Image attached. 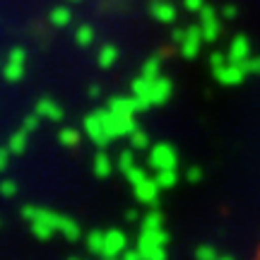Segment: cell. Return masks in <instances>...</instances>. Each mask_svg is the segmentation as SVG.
I'll return each instance as SVG.
<instances>
[{
    "label": "cell",
    "instance_id": "6da1fadb",
    "mask_svg": "<svg viewBox=\"0 0 260 260\" xmlns=\"http://www.w3.org/2000/svg\"><path fill=\"white\" fill-rule=\"evenodd\" d=\"M22 217H24V222H29V229H31V234L37 236L39 241H48V239L58 232L60 214L51 212L46 207L27 205V207H22Z\"/></svg>",
    "mask_w": 260,
    "mask_h": 260
},
{
    "label": "cell",
    "instance_id": "7a4b0ae2",
    "mask_svg": "<svg viewBox=\"0 0 260 260\" xmlns=\"http://www.w3.org/2000/svg\"><path fill=\"white\" fill-rule=\"evenodd\" d=\"M104 125H106V133L111 140L125 138V135H133L138 130V123H135V116H123V113H113L109 109H104Z\"/></svg>",
    "mask_w": 260,
    "mask_h": 260
},
{
    "label": "cell",
    "instance_id": "3957f363",
    "mask_svg": "<svg viewBox=\"0 0 260 260\" xmlns=\"http://www.w3.org/2000/svg\"><path fill=\"white\" fill-rule=\"evenodd\" d=\"M84 133H87V138L92 140L96 147H106L109 142H111V138H109V133H106V125H104V109H99V111L89 113L87 118H84Z\"/></svg>",
    "mask_w": 260,
    "mask_h": 260
},
{
    "label": "cell",
    "instance_id": "277c9868",
    "mask_svg": "<svg viewBox=\"0 0 260 260\" xmlns=\"http://www.w3.org/2000/svg\"><path fill=\"white\" fill-rule=\"evenodd\" d=\"M24 68H27V51L22 46H15L10 51L8 60H5V68H3V75L10 82H19L24 77Z\"/></svg>",
    "mask_w": 260,
    "mask_h": 260
},
{
    "label": "cell",
    "instance_id": "5b68a950",
    "mask_svg": "<svg viewBox=\"0 0 260 260\" xmlns=\"http://www.w3.org/2000/svg\"><path fill=\"white\" fill-rule=\"evenodd\" d=\"M149 167L154 171H167V169H176V152L171 145L159 142L149 152Z\"/></svg>",
    "mask_w": 260,
    "mask_h": 260
},
{
    "label": "cell",
    "instance_id": "8992f818",
    "mask_svg": "<svg viewBox=\"0 0 260 260\" xmlns=\"http://www.w3.org/2000/svg\"><path fill=\"white\" fill-rule=\"evenodd\" d=\"M128 251V236L121 229H109L106 232V246H104V260H118Z\"/></svg>",
    "mask_w": 260,
    "mask_h": 260
},
{
    "label": "cell",
    "instance_id": "52a82bcc",
    "mask_svg": "<svg viewBox=\"0 0 260 260\" xmlns=\"http://www.w3.org/2000/svg\"><path fill=\"white\" fill-rule=\"evenodd\" d=\"M106 109L113 113H123V116H135L138 111H145L142 104L135 99V96H111Z\"/></svg>",
    "mask_w": 260,
    "mask_h": 260
},
{
    "label": "cell",
    "instance_id": "ba28073f",
    "mask_svg": "<svg viewBox=\"0 0 260 260\" xmlns=\"http://www.w3.org/2000/svg\"><path fill=\"white\" fill-rule=\"evenodd\" d=\"M203 29L200 27H190L186 29V34H183V39H181V51H183V56L186 58H193L198 51H200V46H203Z\"/></svg>",
    "mask_w": 260,
    "mask_h": 260
},
{
    "label": "cell",
    "instance_id": "9c48e42d",
    "mask_svg": "<svg viewBox=\"0 0 260 260\" xmlns=\"http://www.w3.org/2000/svg\"><path fill=\"white\" fill-rule=\"evenodd\" d=\"M159 190H161V188H159V183L154 181V178H145L142 183L135 186V198L145 205H154L157 203V198H159Z\"/></svg>",
    "mask_w": 260,
    "mask_h": 260
},
{
    "label": "cell",
    "instance_id": "30bf717a",
    "mask_svg": "<svg viewBox=\"0 0 260 260\" xmlns=\"http://www.w3.org/2000/svg\"><path fill=\"white\" fill-rule=\"evenodd\" d=\"M37 116H41V118H46V121H53V123H60L63 121V106L58 102H53V99H41V102L37 104Z\"/></svg>",
    "mask_w": 260,
    "mask_h": 260
},
{
    "label": "cell",
    "instance_id": "8fae6325",
    "mask_svg": "<svg viewBox=\"0 0 260 260\" xmlns=\"http://www.w3.org/2000/svg\"><path fill=\"white\" fill-rule=\"evenodd\" d=\"M169 96H171V80H167V77H157V80L152 82V89H149V102H152V106L164 104Z\"/></svg>",
    "mask_w": 260,
    "mask_h": 260
},
{
    "label": "cell",
    "instance_id": "7c38bea8",
    "mask_svg": "<svg viewBox=\"0 0 260 260\" xmlns=\"http://www.w3.org/2000/svg\"><path fill=\"white\" fill-rule=\"evenodd\" d=\"M58 234H63L68 241H80L82 229H80V224L75 222L73 217H65V214H60V222H58Z\"/></svg>",
    "mask_w": 260,
    "mask_h": 260
},
{
    "label": "cell",
    "instance_id": "4fadbf2b",
    "mask_svg": "<svg viewBox=\"0 0 260 260\" xmlns=\"http://www.w3.org/2000/svg\"><path fill=\"white\" fill-rule=\"evenodd\" d=\"M48 22H51V27L56 29H65L70 22H73V12L65 8V5H58V8L51 10V15H48Z\"/></svg>",
    "mask_w": 260,
    "mask_h": 260
},
{
    "label": "cell",
    "instance_id": "5bb4252c",
    "mask_svg": "<svg viewBox=\"0 0 260 260\" xmlns=\"http://www.w3.org/2000/svg\"><path fill=\"white\" fill-rule=\"evenodd\" d=\"M29 135H31V133H27L24 128H19L17 133H12V135H10V142H8L10 152H12V154H22V152H27Z\"/></svg>",
    "mask_w": 260,
    "mask_h": 260
},
{
    "label": "cell",
    "instance_id": "9a60e30c",
    "mask_svg": "<svg viewBox=\"0 0 260 260\" xmlns=\"http://www.w3.org/2000/svg\"><path fill=\"white\" fill-rule=\"evenodd\" d=\"M87 251L94 253V255H104V246H106V232H99V229H94V232L87 234Z\"/></svg>",
    "mask_w": 260,
    "mask_h": 260
},
{
    "label": "cell",
    "instance_id": "2e32d148",
    "mask_svg": "<svg viewBox=\"0 0 260 260\" xmlns=\"http://www.w3.org/2000/svg\"><path fill=\"white\" fill-rule=\"evenodd\" d=\"M138 251L142 253V258H145V260H167V246L138 241Z\"/></svg>",
    "mask_w": 260,
    "mask_h": 260
},
{
    "label": "cell",
    "instance_id": "e0dca14e",
    "mask_svg": "<svg viewBox=\"0 0 260 260\" xmlns=\"http://www.w3.org/2000/svg\"><path fill=\"white\" fill-rule=\"evenodd\" d=\"M152 15H154V19H159V22H174L176 19V8L171 5V3H161V0H157L154 5H152Z\"/></svg>",
    "mask_w": 260,
    "mask_h": 260
},
{
    "label": "cell",
    "instance_id": "ac0fdd59",
    "mask_svg": "<svg viewBox=\"0 0 260 260\" xmlns=\"http://www.w3.org/2000/svg\"><path fill=\"white\" fill-rule=\"evenodd\" d=\"M111 171H113V161H111V157L102 149V152L94 157V176L106 178V176H111Z\"/></svg>",
    "mask_w": 260,
    "mask_h": 260
},
{
    "label": "cell",
    "instance_id": "d6986e66",
    "mask_svg": "<svg viewBox=\"0 0 260 260\" xmlns=\"http://www.w3.org/2000/svg\"><path fill=\"white\" fill-rule=\"evenodd\" d=\"M99 68H104V70H109V68H113L116 65V60H118V48L113 46V44H104L102 48H99Z\"/></svg>",
    "mask_w": 260,
    "mask_h": 260
},
{
    "label": "cell",
    "instance_id": "ffe728a7",
    "mask_svg": "<svg viewBox=\"0 0 260 260\" xmlns=\"http://www.w3.org/2000/svg\"><path fill=\"white\" fill-rule=\"evenodd\" d=\"M75 41H77L80 48L92 46L94 44V27L92 24H80V27L75 29Z\"/></svg>",
    "mask_w": 260,
    "mask_h": 260
},
{
    "label": "cell",
    "instance_id": "44dd1931",
    "mask_svg": "<svg viewBox=\"0 0 260 260\" xmlns=\"http://www.w3.org/2000/svg\"><path fill=\"white\" fill-rule=\"evenodd\" d=\"M58 142H60L63 147H77V145H80V130L60 128V133H58Z\"/></svg>",
    "mask_w": 260,
    "mask_h": 260
},
{
    "label": "cell",
    "instance_id": "7402d4cb",
    "mask_svg": "<svg viewBox=\"0 0 260 260\" xmlns=\"http://www.w3.org/2000/svg\"><path fill=\"white\" fill-rule=\"evenodd\" d=\"M159 68H161L159 58H149V60H145L142 70H140V75H142V77H147V80H157V77H159Z\"/></svg>",
    "mask_w": 260,
    "mask_h": 260
},
{
    "label": "cell",
    "instance_id": "603a6c76",
    "mask_svg": "<svg viewBox=\"0 0 260 260\" xmlns=\"http://www.w3.org/2000/svg\"><path fill=\"white\" fill-rule=\"evenodd\" d=\"M159 183V188H174L176 183V169H167V171H157V178H154Z\"/></svg>",
    "mask_w": 260,
    "mask_h": 260
},
{
    "label": "cell",
    "instance_id": "cb8c5ba5",
    "mask_svg": "<svg viewBox=\"0 0 260 260\" xmlns=\"http://www.w3.org/2000/svg\"><path fill=\"white\" fill-rule=\"evenodd\" d=\"M161 222H164V217L157 210H152L142 217V229H161Z\"/></svg>",
    "mask_w": 260,
    "mask_h": 260
},
{
    "label": "cell",
    "instance_id": "d4e9b609",
    "mask_svg": "<svg viewBox=\"0 0 260 260\" xmlns=\"http://www.w3.org/2000/svg\"><path fill=\"white\" fill-rule=\"evenodd\" d=\"M130 145H133V149H147L149 147V135L145 130L138 128L133 135H130Z\"/></svg>",
    "mask_w": 260,
    "mask_h": 260
},
{
    "label": "cell",
    "instance_id": "484cf974",
    "mask_svg": "<svg viewBox=\"0 0 260 260\" xmlns=\"http://www.w3.org/2000/svg\"><path fill=\"white\" fill-rule=\"evenodd\" d=\"M125 178H128V183H133V188H135L138 183H142V181H145V178H149V176H147V171H145V169L135 164L130 171H125Z\"/></svg>",
    "mask_w": 260,
    "mask_h": 260
},
{
    "label": "cell",
    "instance_id": "4316f807",
    "mask_svg": "<svg viewBox=\"0 0 260 260\" xmlns=\"http://www.w3.org/2000/svg\"><path fill=\"white\" fill-rule=\"evenodd\" d=\"M116 167L121 169L123 174L135 167V157H133V152H130V149H125V152H121V154H118V164H116Z\"/></svg>",
    "mask_w": 260,
    "mask_h": 260
},
{
    "label": "cell",
    "instance_id": "83f0119b",
    "mask_svg": "<svg viewBox=\"0 0 260 260\" xmlns=\"http://www.w3.org/2000/svg\"><path fill=\"white\" fill-rule=\"evenodd\" d=\"M0 195H3V198H15V195H17V183H15L12 178L0 181Z\"/></svg>",
    "mask_w": 260,
    "mask_h": 260
},
{
    "label": "cell",
    "instance_id": "f1b7e54d",
    "mask_svg": "<svg viewBox=\"0 0 260 260\" xmlns=\"http://www.w3.org/2000/svg\"><path fill=\"white\" fill-rule=\"evenodd\" d=\"M195 258L198 260H219V255H217V251H214L212 246H203V248H198Z\"/></svg>",
    "mask_w": 260,
    "mask_h": 260
},
{
    "label": "cell",
    "instance_id": "f546056e",
    "mask_svg": "<svg viewBox=\"0 0 260 260\" xmlns=\"http://www.w3.org/2000/svg\"><path fill=\"white\" fill-rule=\"evenodd\" d=\"M39 121H41V116H37V113H34V116H27V118L22 121V128L27 130V133H34V130L39 128Z\"/></svg>",
    "mask_w": 260,
    "mask_h": 260
},
{
    "label": "cell",
    "instance_id": "4dcf8cb0",
    "mask_svg": "<svg viewBox=\"0 0 260 260\" xmlns=\"http://www.w3.org/2000/svg\"><path fill=\"white\" fill-rule=\"evenodd\" d=\"M10 147H0V171H5L10 167Z\"/></svg>",
    "mask_w": 260,
    "mask_h": 260
},
{
    "label": "cell",
    "instance_id": "1f68e13d",
    "mask_svg": "<svg viewBox=\"0 0 260 260\" xmlns=\"http://www.w3.org/2000/svg\"><path fill=\"white\" fill-rule=\"evenodd\" d=\"M183 5H186V10H190V12H200V10L205 8L203 0H183Z\"/></svg>",
    "mask_w": 260,
    "mask_h": 260
},
{
    "label": "cell",
    "instance_id": "d6a6232c",
    "mask_svg": "<svg viewBox=\"0 0 260 260\" xmlns=\"http://www.w3.org/2000/svg\"><path fill=\"white\" fill-rule=\"evenodd\" d=\"M118 260H145V258H142V253L140 251H125Z\"/></svg>",
    "mask_w": 260,
    "mask_h": 260
},
{
    "label": "cell",
    "instance_id": "836d02e7",
    "mask_svg": "<svg viewBox=\"0 0 260 260\" xmlns=\"http://www.w3.org/2000/svg\"><path fill=\"white\" fill-rule=\"evenodd\" d=\"M200 176H203V174H200V169H190V171H188V181H190V183H198Z\"/></svg>",
    "mask_w": 260,
    "mask_h": 260
},
{
    "label": "cell",
    "instance_id": "e575fe53",
    "mask_svg": "<svg viewBox=\"0 0 260 260\" xmlns=\"http://www.w3.org/2000/svg\"><path fill=\"white\" fill-rule=\"evenodd\" d=\"M99 94H102V87H99V84H92V87H89V96H92V99H96Z\"/></svg>",
    "mask_w": 260,
    "mask_h": 260
},
{
    "label": "cell",
    "instance_id": "d590c367",
    "mask_svg": "<svg viewBox=\"0 0 260 260\" xmlns=\"http://www.w3.org/2000/svg\"><path fill=\"white\" fill-rule=\"evenodd\" d=\"M125 219H128V222H138L140 217H138V212H135V210H128V212H125Z\"/></svg>",
    "mask_w": 260,
    "mask_h": 260
},
{
    "label": "cell",
    "instance_id": "8d00e7d4",
    "mask_svg": "<svg viewBox=\"0 0 260 260\" xmlns=\"http://www.w3.org/2000/svg\"><path fill=\"white\" fill-rule=\"evenodd\" d=\"M68 260H82V258H68Z\"/></svg>",
    "mask_w": 260,
    "mask_h": 260
},
{
    "label": "cell",
    "instance_id": "74e56055",
    "mask_svg": "<svg viewBox=\"0 0 260 260\" xmlns=\"http://www.w3.org/2000/svg\"><path fill=\"white\" fill-rule=\"evenodd\" d=\"M255 260H260V251H258V258H255Z\"/></svg>",
    "mask_w": 260,
    "mask_h": 260
},
{
    "label": "cell",
    "instance_id": "f35d334b",
    "mask_svg": "<svg viewBox=\"0 0 260 260\" xmlns=\"http://www.w3.org/2000/svg\"><path fill=\"white\" fill-rule=\"evenodd\" d=\"M0 226H3V219H0Z\"/></svg>",
    "mask_w": 260,
    "mask_h": 260
}]
</instances>
